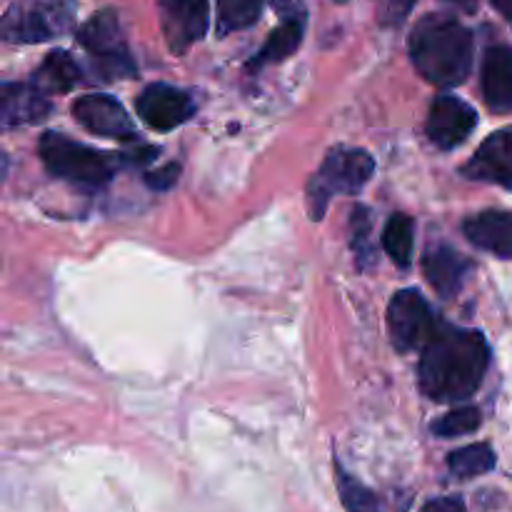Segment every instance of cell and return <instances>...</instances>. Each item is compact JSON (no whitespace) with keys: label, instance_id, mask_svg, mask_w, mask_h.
Segmentation results:
<instances>
[{"label":"cell","instance_id":"cell-1","mask_svg":"<svg viewBox=\"0 0 512 512\" xmlns=\"http://www.w3.org/2000/svg\"><path fill=\"white\" fill-rule=\"evenodd\" d=\"M488 363L490 348L483 333L440 323L420 358V390L435 403L468 400L483 383Z\"/></svg>","mask_w":512,"mask_h":512},{"label":"cell","instance_id":"cell-2","mask_svg":"<svg viewBox=\"0 0 512 512\" xmlns=\"http://www.w3.org/2000/svg\"><path fill=\"white\" fill-rule=\"evenodd\" d=\"M410 58L438 88H455L473 68V33L450 15H425L410 33Z\"/></svg>","mask_w":512,"mask_h":512},{"label":"cell","instance_id":"cell-3","mask_svg":"<svg viewBox=\"0 0 512 512\" xmlns=\"http://www.w3.org/2000/svg\"><path fill=\"white\" fill-rule=\"evenodd\" d=\"M38 150L50 173L80 185H93V188L110 183V178L115 175V168H118V163H115V158L110 153L88 148L83 143H75L68 135L60 133H45L40 138Z\"/></svg>","mask_w":512,"mask_h":512},{"label":"cell","instance_id":"cell-4","mask_svg":"<svg viewBox=\"0 0 512 512\" xmlns=\"http://www.w3.org/2000/svg\"><path fill=\"white\" fill-rule=\"evenodd\" d=\"M375 170V160L360 148H338L325 158L323 168L308 185V205L313 220H320L335 193H360Z\"/></svg>","mask_w":512,"mask_h":512},{"label":"cell","instance_id":"cell-5","mask_svg":"<svg viewBox=\"0 0 512 512\" xmlns=\"http://www.w3.org/2000/svg\"><path fill=\"white\" fill-rule=\"evenodd\" d=\"M75 20V0H15L3 15L8 43H43L63 35Z\"/></svg>","mask_w":512,"mask_h":512},{"label":"cell","instance_id":"cell-6","mask_svg":"<svg viewBox=\"0 0 512 512\" xmlns=\"http://www.w3.org/2000/svg\"><path fill=\"white\" fill-rule=\"evenodd\" d=\"M78 40L93 55L95 65H98L100 75H105V80L135 75L133 58H130L128 48H125L123 30H120L118 15L113 10H100V13H95L80 28Z\"/></svg>","mask_w":512,"mask_h":512},{"label":"cell","instance_id":"cell-7","mask_svg":"<svg viewBox=\"0 0 512 512\" xmlns=\"http://www.w3.org/2000/svg\"><path fill=\"white\" fill-rule=\"evenodd\" d=\"M435 328H438V323L433 318V310L418 290L395 293L388 308V330L390 340L400 353L423 350L428 340L433 338Z\"/></svg>","mask_w":512,"mask_h":512},{"label":"cell","instance_id":"cell-8","mask_svg":"<svg viewBox=\"0 0 512 512\" xmlns=\"http://www.w3.org/2000/svg\"><path fill=\"white\" fill-rule=\"evenodd\" d=\"M160 25L173 53H185L208 30V0H158Z\"/></svg>","mask_w":512,"mask_h":512},{"label":"cell","instance_id":"cell-9","mask_svg":"<svg viewBox=\"0 0 512 512\" xmlns=\"http://www.w3.org/2000/svg\"><path fill=\"white\" fill-rule=\"evenodd\" d=\"M475 125H478V113L465 100L455 98V95H438L428 113L425 130L438 148L450 150L465 143Z\"/></svg>","mask_w":512,"mask_h":512},{"label":"cell","instance_id":"cell-10","mask_svg":"<svg viewBox=\"0 0 512 512\" xmlns=\"http://www.w3.org/2000/svg\"><path fill=\"white\" fill-rule=\"evenodd\" d=\"M73 118L93 135L118 140L135 138L133 120L128 118L123 105L115 98H110V95L90 93L78 98L73 103Z\"/></svg>","mask_w":512,"mask_h":512},{"label":"cell","instance_id":"cell-11","mask_svg":"<svg viewBox=\"0 0 512 512\" xmlns=\"http://www.w3.org/2000/svg\"><path fill=\"white\" fill-rule=\"evenodd\" d=\"M138 113L150 128L173 130L195 113V103L180 88L153 83L138 95Z\"/></svg>","mask_w":512,"mask_h":512},{"label":"cell","instance_id":"cell-12","mask_svg":"<svg viewBox=\"0 0 512 512\" xmlns=\"http://www.w3.org/2000/svg\"><path fill=\"white\" fill-rule=\"evenodd\" d=\"M463 173L480 183H493L512 190V128H503L490 135L475 150Z\"/></svg>","mask_w":512,"mask_h":512},{"label":"cell","instance_id":"cell-13","mask_svg":"<svg viewBox=\"0 0 512 512\" xmlns=\"http://www.w3.org/2000/svg\"><path fill=\"white\" fill-rule=\"evenodd\" d=\"M50 98L33 83H5L0 90V120L3 128L38 123L48 115Z\"/></svg>","mask_w":512,"mask_h":512},{"label":"cell","instance_id":"cell-14","mask_svg":"<svg viewBox=\"0 0 512 512\" xmlns=\"http://www.w3.org/2000/svg\"><path fill=\"white\" fill-rule=\"evenodd\" d=\"M463 233L475 248L498 255V258H512V213L483 210L465 220Z\"/></svg>","mask_w":512,"mask_h":512},{"label":"cell","instance_id":"cell-15","mask_svg":"<svg viewBox=\"0 0 512 512\" xmlns=\"http://www.w3.org/2000/svg\"><path fill=\"white\" fill-rule=\"evenodd\" d=\"M485 103L498 113L512 110V48L490 45L483 58Z\"/></svg>","mask_w":512,"mask_h":512},{"label":"cell","instance_id":"cell-16","mask_svg":"<svg viewBox=\"0 0 512 512\" xmlns=\"http://www.w3.org/2000/svg\"><path fill=\"white\" fill-rule=\"evenodd\" d=\"M423 270L428 283L433 285L440 298H453L465 283L470 263L458 253V250L440 245V248L428 250L423 260Z\"/></svg>","mask_w":512,"mask_h":512},{"label":"cell","instance_id":"cell-17","mask_svg":"<svg viewBox=\"0 0 512 512\" xmlns=\"http://www.w3.org/2000/svg\"><path fill=\"white\" fill-rule=\"evenodd\" d=\"M78 80L80 68L78 63L70 58V53H65V50H53V53H48V58L43 60V65L35 70L30 83H33L35 88L43 90L45 95H50L68 93V90H73L75 85H78Z\"/></svg>","mask_w":512,"mask_h":512},{"label":"cell","instance_id":"cell-18","mask_svg":"<svg viewBox=\"0 0 512 512\" xmlns=\"http://www.w3.org/2000/svg\"><path fill=\"white\" fill-rule=\"evenodd\" d=\"M303 35H305V18H288L280 23V28H275L270 33V38L265 40L263 48L258 50L253 60H250L248 68H265L270 63H280L285 60L288 55H293L295 50L300 48L303 43Z\"/></svg>","mask_w":512,"mask_h":512},{"label":"cell","instance_id":"cell-19","mask_svg":"<svg viewBox=\"0 0 512 512\" xmlns=\"http://www.w3.org/2000/svg\"><path fill=\"white\" fill-rule=\"evenodd\" d=\"M413 243H415V225L413 218L403 213H395L388 220L383 230V248L390 255L395 265L400 268H408L410 260H413Z\"/></svg>","mask_w":512,"mask_h":512},{"label":"cell","instance_id":"cell-20","mask_svg":"<svg viewBox=\"0 0 512 512\" xmlns=\"http://www.w3.org/2000/svg\"><path fill=\"white\" fill-rule=\"evenodd\" d=\"M448 468L455 478H478V475L490 473L495 468V453L485 443L468 445V448H460L448 455Z\"/></svg>","mask_w":512,"mask_h":512},{"label":"cell","instance_id":"cell-21","mask_svg":"<svg viewBox=\"0 0 512 512\" xmlns=\"http://www.w3.org/2000/svg\"><path fill=\"white\" fill-rule=\"evenodd\" d=\"M263 13V0H218V33L245 30Z\"/></svg>","mask_w":512,"mask_h":512},{"label":"cell","instance_id":"cell-22","mask_svg":"<svg viewBox=\"0 0 512 512\" xmlns=\"http://www.w3.org/2000/svg\"><path fill=\"white\" fill-rule=\"evenodd\" d=\"M483 423V415L473 405H463V408L450 410L448 415H443L440 420L433 423V433L440 438H460V435H470L480 428Z\"/></svg>","mask_w":512,"mask_h":512},{"label":"cell","instance_id":"cell-23","mask_svg":"<svg viewBox=\"0 0 512 512\" xmlns=\"http://www.w3.org/2000/svg\"><path fill=\"white\" fill-rule=\"evenodd\" d=\"M338 493L348 512H380L378 498L373 495V490L365 488L360 480L345 473L343 468H338Z\"/></svg>","mask_w":512,"mask_h":512},{"label":"cell","instance_id":"cell-24","mask_svg":"<svg viewBox=\"0 0 512 512\" xmlns=\"http://www.w3.org/2000/svg\"><path fill=\"white\" fill-rule=\"evenodd\" d=\"M370 238V218L368 210L358 208L353 213V248L358 253L360 268H368V263L373 260V248L368 245Z\"/></svg>","mask_w":512,"mask_h":512},{"label":"cell","instance_id":"cell-25","mask_svg":"<svg viewBox=\"0 0 512 512\" xmlns=\"http://www.w3.org/2000/svg\"><path fill=\"white\" fill-rule=\"evenodd\" d=\"M373 5L378 23L383 28H398L400 23H405L410 10L415 8V0H373Z\"/></svg>","mask_w":512,"mask_h":512},{"label":"cell","instance_id":"cell-26","mask_svg":"<svg viewBox=\"0 0 512 512\" xmlns=\"http://www.w3.org/2000/svg\"><path fill=\"white\" fill-rule=\"evenodd\" d=\"M178 175H180V165L178 163H168L163 170H153V173L145 175V183H148L150 188H155V190H168L170 185L178 180Z\"/></svg>","mask_w":512,"mask_h":512},{"label":"cell","instance_id":"cell-27","mask_svg":"<svg viewBox=\"0 0 512 512\" xmlns=\"http://www.w3.org/2000/svg\"><path fill=\"white\" fill-rule=\"evenodd\" d=\"M420 512H468V508H465L463 500L455 498V495H450V498L430 500V503L423 505V510Z\"/></svg>","mask_w":512,"mask_h":512},{"label":"cell","instance_id":"cell-28","mask_svg":"<svg viewBox=\"0 0 512 512\" xmlns=\"http://www.w3.org/2000/svg\"><path fill=\"white\" fill-rule=\"evenodd\" d=\"M270 3H273V8L283 15V20L305 18L303 0H270Z\"/></svg>","mask_w":512,"mask_h":512},{"label":"cell","instance_id":"cell-29","mask_svg":"<svg viewBox=\"0 0 512 512\" xmlns=\"http://www.w3.org/2000/svg\"><path fill=\"white\" fill-rule=\"evenodd\" d=\"M490 3H493L495 10H498V13H503L505 18L512 23V0H490Z\"/></svg>","mask_w":512,"mask_h":512},{"label":"cell","instance_id":"cell-30","mask_svg":"<svg viewBox=\"0 0 512 512\" xmlns=\"http://www.w3.org/2000/svg\"><path fill=\"white\" fill-rule=\"evenodd\" d=\"M453 5H458V8L468 10V13H473L475 8H478V0H450Z\"/></svg>","mask_w":512,"mask_h":512}]
</instances>
